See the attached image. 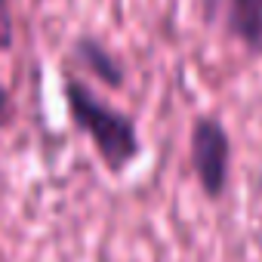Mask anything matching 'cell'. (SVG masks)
Here are the masks:
<instances>
[{"instance_id":"8992f818","label":"cell","mask_w":262,"mask_h":262,"mask_svg":"<svg viewBox=\"0 0 262 262\" xmlns=\"http://www.w3.org/2000/svg\"><path fill=\"white\" fill-rule=\"evenodd\" d=\"M13 117H16V102H13V93L0 83V133L13 123Z\"/></svg>"},{"instance_id":"5b68a950","label":"cell","mask_w":262,"mask_h":262,"mask_svg":"<svg viewBox=\"0 0 262 262\" xmlns=\"http://www.w3.org/2000/svg\"><path fill=\"white\" fill-rule=\"evenodd\" d=\"M16 43V19H13V0H0V53L13 50Z\"/></svg>"},{"instance_id":"277c9868","label":"cell","mask_w":262,"mask_h":262,"mask_svg":"<svg viewBox=\"0 0 262 262\" xmlns=\"http://www.w3.org/2000/svg\"><path fill=\"white\" fill-rule=\"evenodd\" d=\"M71 59H74L90 77H96L102 86H108V90H123V83H126V68H123V62H120L99 37H93V34L74 37V43H71Z\"/></svg>"},{"instance_id":"7a4b0ae2","label":"cell","mask_w":262,"mask_h":262,"mask_svg":"<svg viewBox=\"0 0 262 262\" xmlns=\"http://www.w3.org/2000/svg\"><path fill=\"white\" fill-rule=\"evenodd\" d=\"M188 164L207 201H222L231 179V136L216 114H201L188 129Z\"/></svg>"},{"instance_id":"6da1fadb","label":"cell","mask_w":262,"mask_h":262,"mask_svg":"<svg viewBox=\"0 0 262 262\" xmlns=\"http://www.w3.org/2000/svg\"><path fill=\"white\" fill-rule=\"evenodd\" d=\"M62 93H65V108H68L71 123L77 126V133H83L93 142L108 173L120 176L142 158V139H139L136 120L126 111L102 102L96 90L74 74L62 80Z\"/></svg>"},{"instance_id":"3957f363","label":"cell","mask_w":262,"mask_h":262,"mask_svg":"<svg viewBox=\"0 0 262 262\" xmlns=\"http://www.w3.org/2000/svg\"><path fill=\"white\" fill-rule=\"evenodd\" d=\"M204 13L250 56H262V0H204Z\"/></svg>"}]
</instances>
